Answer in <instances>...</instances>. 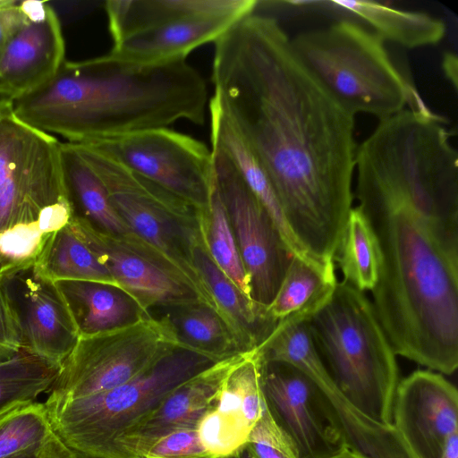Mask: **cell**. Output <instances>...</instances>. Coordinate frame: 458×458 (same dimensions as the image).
<instances>
[{
	"instance_id": "6da1fadb",
	"label": "cell",
	"mask_w": 458,
	"mask_h": 458,
	"mask_svg": "<svg viewBox=\"0 0 458 458\" xmlns=\"http://www.w3.org/2000/svg\"><path fill=\"white\" fill-rule=\"evenodd\" d=\"M214 44L213 97L264 169L297 241L334 260L354 197V114L303 65L276 19L252 13Z\"/></svg>"
},
{
	"instance_id": "7a4b0ae2",
	"label": "cell",
	"mask_w": 458,
	"mask_h": 458,
	"mask_svg": "<svg viewBox=\"0 0 458 458\" xmlns=\"http://www.w3.org/2000/svg\"><path fill=\"white\" fill-rule=\"evenodd\" d=\"M207 100L204 79L185 59L138 64L107 54L64 61L47 83L11 103L25 124L84 143L182 119L203 124Z\"/></svg>"
},
{
	"instance_id": "3957f363",
	"label": "cell",
	"mask_w": 458,
	"mask_h": 458,
	"mask_svg": "<svg viewBox=\"0 0 458 458\" xmlns=\"http://www.w3.org/2000/svg\"><path fill=\"white\" fill-rule=\"evenodd\" d=\"M353 196L377 241L371 304L394 352L452 375L458 367V259L403 202L360 183Z\"/></svg>"
},
{
	"instance_id": "277c9868",
	"label": "cell",
	"mask_w": 458,
	"mask_h": 458,
	"mask_svg": "<svg viewBox=\"0 0 458 458\" xmlns=\"http://www.w3.org/2000/svg\"><path fill=\"white\" fill-rule=\"evenodd\" d=\"M356 183L375 188L415 211L458 259V153L444 118L403 109L379 120L355 155Z\"/></svg>"
},
{
	"instance_id": "5b68a950",
	"label": "cell",
	"mask_w": 458,
	"mask_h": 458,
	"mask_svg": "<svg viewBox=\"0 0 458 458\" xmlns=\"http://www.w3.org/2000/svg\"><path fill=\"white\" fill-rule=\"evenodd\" d=\"M308 327L327 370L344 395L371 420L392 425L399 382L396 355L364 293L338 282Z\"/></svg>"
},
{
	"instance_id": "8992f818",
	"label": "cell",
	"mask_w": 458,
	"mask_h": 458,
	"mask_svg": "<svg viewBox=\"0 0 458 458\" xmlns=\"http://www.w3.org/2000/svg\"><path fill=\"white\" fill-rule=\"evenodd\" d=\"M291 44L303 65L348 112L379 120L405 109H422L415 89L394 64L385 41L357 22L339 21L304 31Z\"/></svg>"
},
{
	"instance_id": "52a82bcc",
	"label": "cell",
	"mask_w": 458,
	"mask_h": 458,
	"mask_svg": "<svg viewBox=\"0 0 458 458\" xmlns=\"http://www.w3.org/2000/svg\"><path fill=\"white\" fill-rule=\"evenodd\" d=\"M212 363L180 349L113 389L75 399H47L44 403L55 431L78 456L115 458L119 437L177 386Z\"/></svg>"
},
{
	"instance_id": "ba28073f",
	"label": "cell",
	"mask_w": 458,
	"mask_h": 458,
	"mask_svg": "<svg viewBox=\"0 0 458 458\" xmlns=\"http://www.w3.org/2000/svg\"><path fill=\"white\" fill-rule=\"evenodd\" d=\"M71 144L98 176L130 230L186 279L203 305L216 311L191 257V246L199 236L197 210L89 145Z\"/></svg>"
},
{
	"instance_id": "9c48e42d",
	"label": "cell",
	"mask_w": 458,
	"mask_h": 458,
	"mask_svg": "<svg viewBox=\"0 0 458 458\" xmlns=\"http://www.w3.org/2000/svg\"><path fill=\"white\" fill-rule=\"evenodd\" d=\"M75 209L64 180L61 141L11 113L0 121V233L37 226L51 236Z\"/></svg>"
},
{
	"instance_id": "30bf717a",
	"label": "cell",
	"mask_w": 458,
	"mask_h": 458,
	"mask_svg": "<svg viewBox=\"0 0 458 458\" xmlns=\"http://www.w3.org/2000/svg\"><path fill=\"white\" fill-rule=\"evenodd\" d=\"M185 349L169 314L113 330L80 335L63 362L49 400L75 399L121 386Z\"/></svg>"
},
{
	"instance_id": "8fae6325",
	"label": "cell",
	"mask_w": 458,
	"mask_h": 458,
	"mask_svg": "<svg viewBox=\"0 0 458 458\" xmlns=\"http://www.w3.org/2000/svg\"><path fill=\"white\" fill-rule=\"evenodd\" d=\"M204 210L213 184L212 152L188 135L158 128L84 142Z\"/></svg>"
},
{
	"instance_id": "7c38bea8",
	"label": "cell",
	"mask_w": 458,
	"mask_h": 458,
	"mask_svg": "<svg viewBox=\"0 0 458 458\" xmlns=\"http://www.w3.org/2000/svg\"><path fill=\"white\" fill-rule=\"evenodd\" d=\"M266 357L290 363L316 387L319 402L345 445L364 458H415L393 425L380 424L360 411L327 370L307 322L286 325L267 340Z\"/></svg>"
},
{
	"instance_id": "4fadbf2b",
	"label": "cell",
	"mask_w": 458,
	"mask_h": 458,
	"mask_svg": "<svg viewBox=\"0 0 458 458\" xmlns=\"http://www.w3.org/2000/svg\"><path fill=\"white\" fill-rule=\"evenodd\" d=\"M213 175L250 279L251 299L270 304L293 254L274 221L228 157L212 148Z\"/></svg>"
},
{
	"instance_id": "5bb4252c",
	"label": "cell",
	"mask_w": 458,
	"mask_h": 458,
	"mask_svg": "<svg viewBox=\"0 0 458 458\" xmlns=\"http://www.w3.org/2000/svg\"><path fill=\"white\" fill-rule=\"evenodd\" d=\"M70 225L107 269L119 289L146 313L150 314L154 307L180 309L202 304L186 279L135 233L113 235L77 213Z\"/></svg>"
},
{
	"instance_id": "9a60e30c",
	"label": "cell",
	"mask_w": 458,
	"mask_h": 458,
	"mask_svg": "<svg viewBox=\"0 0 458 458\" xmlns=\"http://www.w3.org/2000/svg\"><path fill=\"white\" fill-rule=\"evenodd\" d=\"M262 389L269 412L290 437L300 458H327L347 446L322 407L315 386L298 368L263 361Z\"/></svg>"
},
{
	"instance_id": "2e32d148",
	"label": "cell",
	"mask_w": 458,
	"mask_h": 458,
	"mask_svg": "<svg viewBox=\"0 0 458 458\" xmlns=\"http://www.w3.org/2000/svg\"><path fill=\"white\" fill-rule=\"evenodd\" d=\"M0 280L16 312L21 347L62 366L80 334L55 282L41 276L34 265Z\"/></svg>"
},
{
	"instance_id": "e0dca14e",
	"label": "cell",
	"mask_w": 458,
	"mask_h": 458,
	"mask_svg": "<svg viewBox=\"0 0 458 458\" xmlns=\"http://www.w3.org/2000/svg\"><path fill=\"white\" fill-rule=\"evenodd\" d=\"M392 425L415 458H439L458 431V393L443 374L416 370L398 382Z\"/></svg>"
},
{
	"instance_id": "ac0fdd59",
	"label": "cell",
	"mask_w": 458,
	"mask_h": 458,
	"mask_svg": "<svg viewBox=\"0 0 458 458\" xmlns=\"http://www.w3.org/2000/svg\"><path fill=\"white\" fill-rule=\"evenodd\" d=\"M28 22L0 56V99L13 101L52 80L64 64L65 43L55 10L42 1H21Z\"/></svg>"
},
{
	"instance_id": "d6986e66",
	"label": "cell",
	"mask_w": 458,
	"mask_h": 458,
	"mask_svg": "<svg viewBox=\"0 0 458 458\" xmlns=\"http://www.w3.org/2000/svg\"><path fill=\"white\" fill-rule=\"evenodd\" d=\"M246 353L212 363L168 393L115 440V458H142L164 436L178 430L198 429L203 417L214 406L226 375Z\"/></svg>"
},
{
	"instance_id": "ffe728a7",
	"label": "cell",
	"mask_w": 458,
	"mask_h": 458,
	"mask_svg": "<svg viewBox=\"0 0 458 458\" xmlns=\"http://www.w3.org/2000/svg\"><path fill=\"white\" fill-rule=\"evenodd\" d=\"M263 361L256 349L247 352L226 375L214 406L198 427L212 458H225L246 445L267 403L262 389Z\"/></svg>"
},
{
	"instance_id": "44dd1931",
	"label": "cell",
	"mask_w": 458,
	"mask_h": 458,
	"mask_svg": "<svg viewBox=\"0 0 458 458\" xmlns=\"http://www.w3.org/2000/svg\"><path fill=\"white\" fill-rule=\"evenodd\" d=\"M245 16L205 14L151 28L114 43L108 55L138 64H155L185 59L196 47L215 42Z\"/></svg>"
},
{
	"instance_id": "7402d4cb",
	"label": "cell",
	"mask_w": 458,
	"mask_h": 458,
	"mask_svg": "<svg viewBox=\"0 0 458 458\" xmlns=\"http://www.w3.org/2000/svg\"><path fill=\"white\" fill-rule=\"evenodd\" d=\"M191 260L242 352L256 349L276 327L266 309L246 296L214 262L200 236L191 249Z\"/></svg>"
},
{
	"instance_id": "603a6c76",
	"label": "cell",
	"mask_w": 458,
	"mask_h": 458,
	"mask_svg": "<svg viewBox=\"0 0 458 458\" xmlns=\"http://www.w3.org/2000/svg\"><path fill=\"white\" fill-rule=\"evenodd\" d=\"M256 0H109L105 4L114 43L174 21L205 14L246 16Z\"/></svg>"
},
{
	"instance_id": "cb8c5ba5",
	"label": "cell",
	"mask_w": 458,
	"mask_h": 458,
	"mask_svg": "<svg viewBox=\"0 0 458 458\" xmlns=\"http://www.w3.org/2000/svg\"><path fill=\"white\" fill-rule=\"evenodd\" d=\"M337 283L333 259L293 255L267 315L276 324L309 320L330 300Z\"/></svg>"
},
{
	"instance_id": "d4e9b609",
	"label": "cell",
	"mask_w": 458,
	"mask_h": 458,
	"mask_svg": "<svg viewBox=\"0 0 458 458\" xmlns=\"http://www.w3.org/2000/svg\"><path fill=\"white\" fill-rule=\"evenodd\" d=\"M208 107L212 148L221 150L232 162L247 186L274 221L292 254L310 255L290 230L264 169L214 97L210 99Z\"/></svg>"
},
{
	"instance_id": "484cf974",
	"label": "cell",
	"mask_w": 458,
	"mask_h": 458,
	"mask_svg": "<svg viewBox=\"0 0 458 458\" xmlns=\"http://www.w3.org/2000/svg\"><path fill=\"white\" fill-rule=\"evenodd\" d=\"M55 284L72 314L80 335L113 330L151 316L126 293L113 285L73 280Z\"/></svg>"
},
{
	"instance_id": "4316f807",
	"label": "cell",
	"mask_w": 458,
	"mask_h": 458,
	"mask_svg": "<svg viewBox=\"0 0 458 458\" xmlns=\"http://www.w3.org/2000/svg\"><path fill=\"white\" fill-rule=\"evenodd\" d=\"M327 4L359 17L384 41L407 48L437 45L446 31L441 19L424 12L400 10L368 0H334Z\"/></svg>"
},
{
	"instance_id": "83f0119b",
	"label": "cell",
	"mask_w": 458,
	"mask_h": 458,
	"mask_svg": "<svg viewBox=\"0 0 458 458\" xmlns=\"http://www.w3.org/2000/svg\"><path fill=\"white\" fill-rule=\"evenodd\" d=\"M33 454L41 458H81L55 431L43 403L18 404L0 414V458Z\"/></svg>"
},
{
	"instance_id": "f1b7e54d",
	"label": "cell",
	"mask_w": 458,
	"mask_h": 458,
	"mask_svg": "<svg viewBox=\"0 0 458 458\" xmlns=\"http://www.w3.org/2000/svg\"><path fill=\"white\" fill-rule=\"evenodd\" d=\"M64 180L74 209L101 230L115 236L132 232L118 215L107 191L95 172L80 157L69 142H61Z\"/></svg>"
},
{
	"instance_id": "f546056e",
	"label": "cell",
	"mask_w": 458,
	"mask_h": 458,
	"mask_svg": "<svg viewBox=\"0 0 458 458\" xmlns=\"http://www.w3.org/2000/svg\"><path fill=\"white\" fill-rule=\"evenodd\" d=\"M34 266L41 276L53 282L89 281L119 288L70 223L49 237Z\"/></svg>"
},
{
	"instance_id": "4dcf8cb0",
	"label": "cell",
	"mask_w": 458,
	"mask_h": 458,
	"mask_svg": "<svg viewBox=\"0 0 458 458\" xmlns=\"http://www.w3.org/2000/svg\"><path fill=\"white\" fill-rule=\"evenodd\" d=\"M61 366L22 347L0 350V414L49 392Z\"/></svg>"
},
{
	"instance_id": "1f68e13d",
	"label": "cell",
	"mask_w": 458,
	"mask_h": 458,
	"mask_svg": "<svg viewBox=\"0 0 458 458\" xmlns=\"http://www.w3.org/2000/svg\"><path fill=\"white\" fill-rule=\"evenodd\" d=\"M344 282L360 292L372 291L380 266L379 248L373 229L357 206L349 213L334 255Z\"/></svg>"
},
{
	"instance_id": "d6a6232c",
	"label": "cell",
	"mask_w": 458,
	"mask_h": 458,
	"mask_svg": "<svg viewBox=\"0 0 458 458\" xmlns=\"http://www.w3.org/2000/svg\"><path fill=\"white\" fill-rule=\"evenodd\" d=\"M197 218L199 236L214 262L246 296L251 299L250 279L239 253L228 214L216 186L214 175L208 206L204 210L197 211Z\"/></svg>"
},
{
	"instance_id": "836d02e7",
	"label": "cell",
	"mask_w": 458,
	"mask_h": 458,
	"mask_svg": "<svg viewBox=\"0 0 458 458\" xmlns=\"http://www.w3.org/2000/svg\"><path fill=\"white\" fill-rule=\"evenodd\" d=\"M169 314L184 348L212 362L243 353L221 317L211 308L196 304Z\"/></svg>"
},
{
	"instance_id": "e575fe53",
	"label": "cell",
	"mask_w": 458,
	"mask_h": 458,
	"mask_svg": "<svg viewBox=\"0 0 458 458\" xmlns=\"http://www.w3.org/2000/svg\"><path fill=\"white\" fill-rule=\"evenodd\" d=\"M246 445L254 458H300L293 442L274 420L267 406L252 428Z\"/></svg>"
},
{
	"instance_id": "d590c367",
	"label": "cell",
	"mask_w": 458,
	"mask_h": 458,
	"mask_svg": "<svg viewBox=\"0 0 458 458\" xmlns=\"http://www.w3.org/2000/svg\"><path fill=\"white\" fill-rule=\"evenodd\" d=\"M142 458H212L204 448L198 429L172 432L157 440Z\"/></svg>"
},
{
	"instance_id": "8d00e7d4",
	"label": "cell",
	"mask_w": 458,
	"mask_h": 458,
	"mask_svg": "<svg viewBox=\"0 0 458 458\" xmlns=\"http://www.w3.org/2000/svg\"><path fill=\"white\" fill-rule=\"evenodd\" d=\"M19 347H21V342L16 312L0 280V350Z\"/></svg>"
},
{
	"instance_id": "74e56055",
	"label": "cell",
	"mask_w": 458,
	"mask_h": 458,
	"mask_svg": "<svg viewBox=\"0 0 458 458\" xmlns=\"http://www.w3.org/2000/svg\"><path fill=\"white\" fill-rule=\"evenodd\" d=\"M28 21L21 1L7 0L0 6V56L10 40Z\"/></svg>"
},
{
	"instance_id": "f35d334b",
	"label": "cell",
	"mask_w": 458,
	"mask_h": 458,
	"mask_svg": "<svg viewBox=\"0 0 458 458\" xmlns=\"http://www.w3.org/2000/svg\"><path fill=\"white\" fill-rule=\"evenodd\" d=\"M442 70L455 91L458 85V58L453 52H445L442 58Z\"/></svg>"
},
{
	"instance_id": "ab89813d",
	"label": "cell",
	"mask_w": 458,
	"mask_h": 458,
	"mask_svg": "<svg viewBox=\"0 0 458 458\" xmlns=\"http://www.w3.org/2000/svg\"><path fill=\"white\" fill-rule=\"evenodd\" d=\"M439 458H458V431L448 437Z\"/></svg>"
},
{
	"instance_id": "60d3db41",
	"label": "cell",
	"mask_w": 458,
	"mask_h": 458,
	"mask_svg": "<svg viewBox=\"0 0 458 458\" xmlns=\"http://www.w3.org/2000/svg\"><path fill=\"white\" fill-rule=\"evenodd\" d=\"M327 458H364L362 455L353 451L348 446L343 447L340 451Z\"/></svg>"
},
{
	"instance_id": "b9f144b4",
	"label": "cell",
	"mask_w": 458,
	"mask_h": 458,
	"mask_svg": "<svg viewBox=\"0 0 458 458\" xmlns=\"http://www.w3.org/2000/svg\"><path fill=\"white\" fill-rule=\"evenodd\" d=\"M225 458H254L253 454L250 451L249 447L244 445L242 447L238 449L233 454L225 457Z\"/></svg>"
},
{
	"instance_id": "7bdbcfd3",
	"label": "cell",
	"mask_w": 458,
	"mask_h": 458,
	"mask_svg": "<svg viewBox=\"0 0 458 458\" xmlns=\"http://www.w3.org/2000/svg\"><path fill=\"white\" fill-rule=\"evenodd\" d=\"M10 458H41V457H38V456L33 455V454H20V455L13 456Z\"/></svg>"
},
{
	"instance_id": "ee69618b",
	"label": "cell",
	"mask_w": 458,
	"mask_h": 458,
	"mask_svg": "<svg viewBox=\"0 0 458 458\" xmlns=\"http://www.w3.org/2000/svg\"><path fill=\"white\" fill-rule=\"evenodd\" d=\"M7 0H0V6L3 5Z\"/></svg>"
},
{
	"instance_id": "f6af8a7d",
	"label": "cell",
	"mask_w": 458,
	"mask_h": 458,
	"mask_svg": "<svg viewBox=\"0 0 458 458\" xmlns=\"http://www.w3.org/2000/svg\"><path fill=\"white\" fill-rule=\"evenodd\" d=\"M0 100H2V99H0Z\"/></svg>"
}]
</instances>
